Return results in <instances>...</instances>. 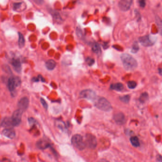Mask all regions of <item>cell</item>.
<instances>
[{
  "label": "cell",
  "instance_id": "cell-1",
  "mask_svg": "<svg viewBox=\"0 0 162 162\" xmlns=\"http://www.w3.org/2000/svg\"><path fill=\"white\" fill-rule=\"evenodd\" d=\"M120 58L126 70L132 71L135 69L137 67L136 60L129 54L124 53L121 55Z\"/></svg>",
  "mask_w": 162,
  "mask_h": 162
},
{
  "label": "cell",
  "instance_id": "cell-2",
  "mask_svg": "<svg viewBox=\"0 0 162 162\" xmlns=\"http://www.w3.org/2000/svg\"><path fill=\"white\" fill-rule=\"evenodd\" d=\"M95 106L98 109L106 112H109L112 109L110 103L107 99L103 97L96 99Z\"/></svg>",
  "mask_w": 162,
  "mask_h": 162
},
{
  "label": "cell",
  "instance_id": "cell-3",
  "mask_svg": "<svg viewBox=\"0 0 162 162\" xmlns=\"http://www.w3.org/2000/svg\"><path fill=\"white\" fill-rule=\"evenodd\" d=\"M21 83V79L18 77L12 76L8 79L7 82L8 89L12 96H15L16 89L20 86Z\"/></svg>",
  "mask_w": 162,
  "mask_h": 162
},
{
  "label": "cell",
  "instance_id": "cell-4",
  "mask_svg": "<svg viewBox=\"0 0 162 162\" xmlns=\"http://www.w3.org/2000/svg\"><path fill=\"white\" fill-rule=\"evenodd\" d=\"M71 143L74 147L79 150H83L86 147L82 136L78 134L75 135L72 137Z\"/></svg>",
  "mask_w": 162,
  "mask_h": 162
},
{
  "label": "cell",
  "instance_id": "cell-5",
  "mask_svg": "<svg viewBox=\"0 0 162 162\" xmlns=\"http://www.w3.org/2000/svg\"><path fill=\"white\" fill-rule=\"evenodd\" d=\"M156 38L151 35H146L139 38V41L140 44L145 47L152 46L155 42Z\"/></svg>",
  "mask_w": 162,
  "mask_h": 162
},
{
  "label": "cell",
  "instance_id": "cell-6",
  "mask_svg": "<svg viewBox=\"0 0 162 162\" xmlns=\"http://www.w3.org/2000/svg\"><path fill=\"white\" fill-rule=\"evenodd\" d=\"M23 111L20 109H18L15 111L11 117L12 123L13 127L18 126L21 122L22 116Z\"/></svg>",
  "mask_w": 162,
  "mask_h": 162
},
{
  "label": "cell",
  "instance_id": "cell-7",
  "mask_svg": "<svg viewBox=\"0 0 162 162\" xmlns=\"http://www.w3.org/2000/svg\"><path fill=\"white\" fill-rule=\"evenodd\" d=\"M85 144L86 147H88L89 148H95L97 146V140L96 137L92 134H87L86 135Z\"/></svg>",
  "mask_w": 162,
  "mask_h": 162
},
{
  "label": "cell",
  "instance_id": "cell-8",
  "mask_svg": "<svg viewBox=\"0 0 162 162\" xmlns=\"http://www.w3.org/2000/svg\"><path fill=\"white\" fill-rule=\"evenodd\" d=\"M81 98H84L91 101H95L97 98L96 95L95 91L91 89H85L82 90L79 94Z\"/></svg>",
  "mask_w": 162,
  "mask_h": 162
},
{
  "label": "cell",
  "instance_id": "cell-9",
  "mask_svg": "<svg viewBox=\"0 0 162 162\" xmlns=\"http://www.w3.org/2000/svg\"><path fill=\"white\" fill-rule=\"evenodd\" d=\"M132 3V0H121L118 3V6L121 11L126 12L129 10Z\"/></svg>",
  "mask_w": 162,
  "mask_h": 162
},
{
  "label": "cell",
  "instance_id": "cell-10",
  "mask_svg": "<svg viewBox=\"0 0 162 162\" xmlns=\"http://www.w3.org/2000/svg\"><path fill=\"white\" fill-rule=\"evenodd\" d=\"M29 104V100L27 97L22 98L19 101L18 106L19 109L22 110L23 112L27 110Z\"/></svg>",
  "mask_w": 162,
  "mask_h": 162
},
{
  "label": "cell",
  "instance_id": "cell-11",
  "mask_svg": "<svg viewBox=\"0 0 162 162\" xmlns=\"http://www.w3.org/2000/svg\"><path fill=\"white\" fill-rule=\"evenodd\" d=\"M11 63L16 71L18 73L21 72L22 70V65L19 58H12L11 61Z\"/></svg>",
  "mask_w": 162,
  "mask_h": 162
},
{
  "label": "cell",
  "instance_id": "cell-12",
  "mask_svg": "<svg viewBox=\"0 0 162 162\" xmlns=\"http://www.w3.org/2000/svg\"><path fill=\"white\" fill-rule=\"evenodd\" d=\"M114 119L116 124L120 125L124 124L125 122V116L122 113H118L115 115L114 116Z\"/></svg>",
  "mask_w": 162,
  "mask_h": 162
},
{
  "label": "cell",
  "instance_id": "cell-13",
  "mask_svg": "<svg viewBox=\"0 0 162 162\" xmlns=\"http://www.w3.org/2000/svg\"><path fill=\"white\" fill-rule=\"evenodd\" d=\"M2 133L4 136L11 139H13L15 137V132L12 128H6L3 131Z\"/></svg>",
  "mask_w": 162,
  "mask_h": 162
},
{
  "label": "cell",
  "instance_id": "cell-14",
  "mask_svg": "<svg viewBox=\"0 0 162 162\" xmlns=\"http://www.w3.org/2000/svg\"><path fill=\"white\" fill-rule=\"evenodd\" d=\"M37 147L40 149H45L50 147V144L43 139H41L39 140L36 144Z\"/></svg>",
  "mask_w": 162,
  "mask_h": 162
},
{
  "label": "cell",
  "instance_id": "cell-15",
  "mask_svg": "<svg viewBox=\"0 0 162 162\" xmlns=\"http://www.w3.org/2000/svg\"><path fill=\"white\" fill-rule=\"evenodd\" d=\"M1 126L3 127H5L6 128H12L13 127L11 118L6 117L4 118L1 123Z\"/></svg>",
  "mask_w": 162,
  "mask_h": 162
},
{
  "label": "cell",
  "instance_id": "cell-16",
  "mask_svg": "<svg viewBox=\"0 0 162 162\" xmlns=\"http://www.w3.org/2000/svg\"><path fill=\"white\" fill-rule=\"evenodd\" d=\"M46 67L48 70H52L55 69L56 66V62L53 59H50L46 62L45 63Z\"/></svg>",
  "mask_w": 162,
  "mask_h": 162
},
{
  "label": "cell",
  "instance_id": "cell-17",
  "mask_svg": "<svg viewBox=\"0 0 162 162\" xmlns=\"http://www.w3.org/2000/svg\"><path fill=\"white\" fill-rule=\"evenodd\" d=\"M18 34H18L19 35L18 45H19V46L20 48H22L25 45V39H24V37L23 34L22 33L19 32Z\"/></svg>",
  "mask_w": 162,
  "mask_h": 162
},
{
  "label": "cell",
  "instance_id": "cell-18",
  "mask_svg": "<svg viewBox=\"0 0 162 162\" xmlns=\"http://www.w3.org/2000/svg\"><path fill=\"white\" fill-rule=\"evenodd\" d=\"M110 89L113 90H115L118 91H122L124 89L123 85L121 83H117L116 84H113L110 86Z\"/></svg>",
  "mask_w": 162,
  "mask_h": 162
},
{
  "label": "cell",
  "instance_id": "cell-19",
  "mask_svg": "<svg viewBox=\"0 0 162 162\" xmlns=\"http://www.w3.org/2000/svg\"><path fill=\"white\" fill-rule=\"evenodd\" d=\"M92 51L96 54L99 55L101 53V50L99 44L97 43H94L92 46Z\"/></svg>",
  "mask_w": 162,
  "mask_h": 162
},
{
  "label": "cell",
  "instance_id": "cell-20",
  "mask_svg": "<svg viewBox=\"0 0 162 162\" xmlns=\"http://www.w3.org/2000/svg\"><path fill=\"white\" fill-rule=\"evenodd\" d=\"M130 142L133 146L137 147L140 146V143L138 138L136 136H133L130 138Z\"/></svg>",
  "mask_w": 162,
  "mask_h": 162
},
{
  "label": "cell",
  "instance_id": "cell-21",
  "mask_svg": "<svg viewBox=\"0 0 162 162\" xmlns=\"http://www.w3.org/2000/svg\"><path fill=\"white\" fill-rule=\"evenodd\" d=\"M148 99V95L146 92L142 94V95L140 96L139 98V100L140 102L142 103H145Z\"/></svg>",
  "mask_w": 162,
  "mask_h": 162
},
{
  "label": "cell",
  "instance_id": "cell-22",
  "mask_svg": "<svg viewBox=\"0 0 162 162\" xmlns=\"http://www.w3.org/2000/svg\"><path fill=\"white\" fill-rule=\"evenodd\" d=\"M139 50V47L138 44L136 42H135L133 44L131 52L133 53H136Z\"/></svg>",
  "mask_w": 162,
  "mask_h": 162
},
{
  "label": "cell",
  "instance_id": "cell-23",
  "mask_svg": "<svg viewBox=\"0 0 162 162\" xmlns=\"http://www.w3.org/2000/svg\"><path fill=\"white\" fill-rule=\"evenodd\" d=\"M120 100L125 103H128L129 102L130 96L129 95H126L119 97Z\"/></svg>",
  "mask_w": 162,
  "mask_h": 162
},
{
  "label": "cell",
  "instance_id": "cell-24",
  "mask_svg": "<svg viewBox=\"0 0 162 162\" xmlns=\"http://www.w3.org/2000/svg\"><path fill=\"white\" fill-rule=\"evenodd\" d=\"M136 86L137 84L134 81H130L127 83V87L130 89H134L136 88Z\"/></svg>",
  "mask_w": 162,
  "mask_h": 162
},
{
  "label": "cell",
  "instance_id": "cell-25",
  "mask_svg": "<svg viewBox=\"0 0 162 162\" xmlns=\"http://www.w3.org/2000/svg\"><path fill=\"white\" fill-rule=\"evenodd\" d=\"M23 3H15L13 4V8L14 11H19L22 7V6L23 5Z\"/></svg>",
  "mask_w": 162,
  "mask_h": 162
},
{
  "label": "cell",
  "instance_id": "cell-26",
  "mask_svg": "<svg viewBox=\"0 0 162 162\" xmlns=\"http://www.w3.org/2000/svg\"><path fill=\"white\" fill-rule=\"evenodd\" d=\"M32 80L33 81H34V82H38L40 80L42 82H45V81L44 78L41 75H39V76H38L37 77H34L32 79Z\"/></svg>",
  "mask_w": 162,
  "mask_h": 162
},
{
  "label": "cell",
  "instance_id": "cell-27",
  "mask_svg": "<svg viewBox=\"0 0 162 162\" xmlns=\"http://www.w3.org/2000/svg\"><path fill=\"white\" fill-rule=\"evenodd\" d=\"M86 62L89 66H92L95 63V60L93 58L89 57L86 59Z\"/></svg>",
  "mask_w": 162,
  "mask_h": 162
},
{
  "label": "cell",
  "instance_id": "cell-28",
  "mask_svg": "<svg viewBox=\"0 0 162 162\" xmlns=\"http://www.w3.org/2000/svg\"><path fill=\"white\" fill-rule=\"evenodd\" d=\"M57 124V127L62 130H64V129L65 128L64 123L62 122V121H58Z\"/></svg>",
  "mask_w": 162,
  "mask_h": 162
},
{
  "label": "cell",
  "instance_id": "cell-29",
  "mask_svg": "<svg viewBox=\"0 0 162 162\" xmlns=\"http://www.w3.org/2000/svg\"><path fill=\"white\" fill-rule=\"evenodd\" d=\"M53 15L54 18H55V19L57 21L60 22V21H62V18H61V17H60V15L59 14V13L58 12H55Z\"/></svg>",
  "mask_w": 162,
  "mask_h": 162
},
{
  "label": "cell",
  "instance_id": "cell-30",
  "mask_svg": "<svg viewBox=\"0 0 162 162\" xmlns=\"http://www.w3.org/2000/svg\"><path fill=\"white\" fill-rule=\"evenodd\" d=\"M40 102H41L42 106L46 109H47L48 108V105L47 103V102H46V101L43 98H40Z\"/></svg>",
  "mask_w": 162,
  "mask_h": 162
},
{
  "label": "cell",
  "instance_id": "cell-31",
  "mask_svg": "<svg viewBox=\"0 0 162 162\" xmlns=\"http://www.w3.org/2000/svg\"><path fill=\"white\" fill-rule=\"evenodd\" d=\"M28 120H29V124H30V126H32L33 125H34L37 123L36 120L32 117L29 118Z\"/></svg>",
  "mask_w": 162,
  "mask_h": 162
},
{
  "label": "cell",
  "instance_id": "cell-32",
  "mask_svg": "<svg viewBox=\"0 0 162 162\" xmlns=\"http://www.w3.org/2000/svg\"><path fill=\"white\" fill-rule=\"evenodd\" d=\"M138 3H139V5L141 7H144L146 5V2L145 1H143V0H140V1H139Z\"/></svg>",
  "mask_w": 162,
  "mask_h": 162
},
{
  "label": "cell",
  "instance_id": "cell-33",
  "mask_svg": "<svg viewBox=\"0 0 162 162\" xmlns=\"http://www.w3.org/2000/svg\"><path fill=\"white\" fill-rule=\"evenodd\" d=\"M77 35L78 36V37H81V36H82V31H81V30L79 28H77Z\"/></svg>",
  "mask_w": 162,
  "mask_h": 162
},
{
  "label": "cell",
  "instance_id": "cell-34",
  "mask_svg": "<svg viewBox=\"0 0 162 162\" xmlns=\"http://www.w3.org/2000/svg\"><path fill=\"white\" fill-rule=\"evenodd\" d=\"M156 159H157V160L158 161V162H162V156L160 154H158L157 157H156Z\"/></svg>",
  "mask_w": 162,
  "mask_h": 162
},
{
  "label": "cell",
  "instance_id": "cell-35",
  "mask_svg": "<svg viewBox=\"0 0 162 162\" xmlns=\"http://www.w3.org/2000/svg\"><path fill=\"white\" fill-rule=\"evenodd\" d=\"M158 71L159 73L160 74V75H161V72H162V70L161 69H158Z\"/></svg>",
  "mask_w": 162,
  "mask_h": 162
}]
</instances>
